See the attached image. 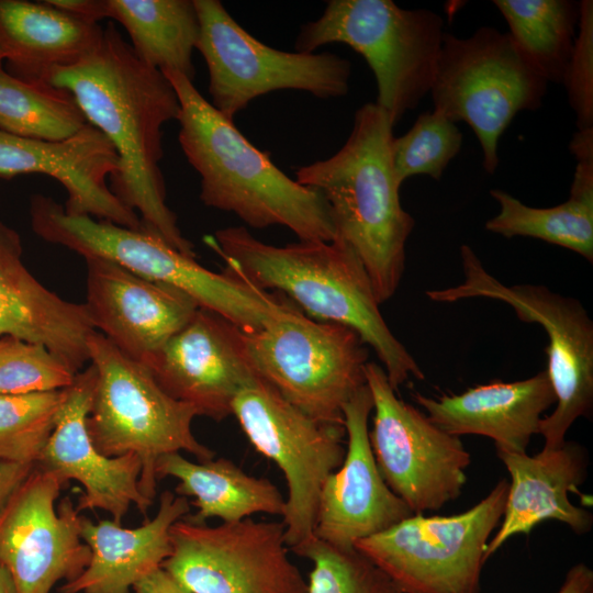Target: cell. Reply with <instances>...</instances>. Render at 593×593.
<instances>
[{
	"label": "cell",
	"instance_id": "cell-27",
	"mask_svg": "<svg viewBox=\"0 0 593 593\" xmlns=\"http://www.w3.org/2000/svg\"><path fill=\"white\" fill-rule=\"evenodd\" d=\"M155 471L157 480H178V495L193 497L197 512L183 518L195 524L211 518L233 523L257 513L282 516L284 512L286 499L271 481L250 475L225 458L193 462L171 452L157 460Z\"/></svg>",
	"mask_w": 593,
	"mask_h": 593
},
{
	"label": "cell",
	"instance_id": "cell-31",
	"mask_svg": "<svg viewBox=\"0 0 593 593\" xmlns=\"http://www.w3.org/2000/svg\"><path fill=\"white\" fill-rule=\"evenodd\" d=\"M66 389L0 395V460L35 465L54 428Z\"/></svg>",
	"mask_w": 593,
	"mask_h": 593
},
{
	"label": "cell",
	"instance_id": "cell-36",
	"mask_svg": "<svg viewBox=\"0 0 593 593\" xmlns=\"http://www.w3.org/2000/svg\"><path fill=\"white\" fill-rule=\"evenodd\" d=\"M22 255L19 233L0 221V336L4 333L15 292L27 271Z\"/></svg>",
	"mask_w": 593,
	"mask_h": 593
},
{
	"label": "cell",
	"instance_id": "cell-5",
	"mask_svg": "<svg viewBox=\"0 0 593 593\" xmlns=\"http://www.w3.org/2000/svg\"><path fill=\"white\" fill-rule=\"evenodd\" d=\"M33 232L85 258L102 257L153 281L175 287L243 331L264 327L287 302L227 271L213 272L160 237L104 220L70 215L53 198H30Z\"/></svg>",
	"mask_w": 593,
	"mask_h": 593
},
{
	"label": "cell",
	"instance_id": "cell-38",
	"mask_svg": "<svg viewBox=\"0 0 593 593\" xmlns=\"http://www.w3.org/2000/svg\"><path fill=\"white\" fill-rule=\"evenodd\" d=\"M132 590L135 593H192L161 568L139 580Z\"/></svg>",
	"mask_w": 593,
	"mask_h": 593
},
{
	"label": "cell",
	"instance_id": "cell-33",
	"mask_svg": "<svg viewBox=\"0 0 593 593\" xmlns=\"http://www.w3.org/2000/svg\"><path fill=\"white\" fill-rule=\"evenodd\" d=\"M462 134L437 109L418 115L413 126L391 145L393 169L398 182L426 175L439 180L450 160L458 155Z\"/></svg>",
	"mask_w": 593,
	"mask_h": 593
},
{
	"label": "cell",
	"instance_id": "cell-10",
	"mask_svg": "<svg viewBox=\"0 0 593 593\" xmlns=\"http://www.w3.org/2000/svg\"><path fill=\"white\" fill-rule=\"evenodd\" d=\"M547 86L508 32L483 26L466 38L445 33L429 93L434 109L472 128L494 174L500 137L518 112L541 107Z\"/></svg>",
	"mask_w": 593,
	"mask_h": 593
},
{
	"label": "cell",
	"instance_id": "cell-3",
	"mask_svg": "<svg viewBox=\"0 0 593 593\" xmlns=\"http://www.w3.org/2000/svg\"><path fill=\"white\" fill-rule=\"evenodd\" d=\"M180 103L178 141L199 174L204 205L232 212L254 228L281 225L299 239L333 240L336 230L324 195L288 177L174 70L161 71Z\"/></svg>",
	"mask_w": 593,
	"mask_h": 593
},
{
	"label": "cell",
	"instance_id": "cell-23",
	"mask_svg": "<svg viewBox=\"0 0 593 593\" xmlns=\"http://www.w3.org/2000/svg\"><path fill=\"white\" fill-rule=\"evenodd\" d=\"M496 452L511 481L499 530L488 544L485 560L506 540L528 535L544 521L564 523L578 535L591 529L592 514L572 504L568 496L586 477L588 459L580 445L564 441L557 449H542L534 456Z\"/></svg>",
	"mask_w": 593,
	"mask_h": 593
},
{
	"label": "cell",
	"instance_id": "cell-4",
	"mask_svg": "<svg viewBox=\"0 0 593 593\" xmlns=\"http://www.w3.org/2000/svg\"><path fill=\"white\" fill-rule=\"evenodd\" d=\"M394 125L374 102L357 109L353 130L329 158L300 167L295 180L327 201L336 237L362 262L380 304L396 292L415 221L400 201L391 145Z\"/></svg>",
	"mask_w": 593,
	"mask_h": 593
},
{
	"label": "cell",
	"instance_id": "cell-39",
	"mask_svg": "<svg viewBox=\"0 0 593 593\" xmlns=\"http://www.w3.org/2000/svg\"><path fill=\"white\" fill-rule=\"evenodd\" d=\"M593 571L584 563L573 566L558 593H592Z\"/></svg>",
	"mask_w": 593,
	"mask_h": 593
},
{
	"label": "cell",
	"instance_id": "cell-21",
	"mask_svg": "<svg viewBox=\"0 0 593 593\" xmlns=\"http://www.w3.org/2000/svg\"><path fill=\"white\" fill-rule=\"evenodd\" d=\"M118 166L114 147L89 123L63 141L26 138L0 131V178L49 176L67 192L66 213L142 230L137 213L126 208L107 183Z\"/></svg>",
	"mask_w": 593,
	"mask_h": 593
},
{
	"label": "cell",
	"instance_id": "cell-40",
	"mask_svg": "<svg viewBox=\"0 0 593 593\" xmlns=\"http://www.w3.org/2000/svg\"><path fill=\"white\" fill-rule=\"evenodd\" d=\"M0 593H18L9 571L0 563Z\"/></svg>",
	"mask_w": 593,
	"mask_h": 593
},
{
	"label": "cell",
	"instance_id": "cell-24",
	"mask_svg": "<svg viewBox=\"0 0 593 593\" xmlns=\"http://www.w3.org/2000/svg\"><path fill=\"white\" fill-rule=\"evenodd\" d=\"M189 512L187 497L164 491L155 517L136 528L113 521L92 523L82 516L81 538L90 548V561L59 592L130 593L135 583L161 568L171 551L170 528Z\"/></svg>",
	"mask_w": 593,
	"mask_h": 593
},
{
	"label": "cell",
	"instance_id": "cell-12",
	"mask_svg": "<svg viewBox=\"0 0 593 593\" xmlns=\"http://www.w3.org/2000/svg\"><path fill=\"white\" fill-rule=\"evenodd\" d=\"M193 2L200 24L195 49L209 71L210 103L227 120L234 122L254 99L277 90H300L320 99L348 93V59L270 47L242 27L220 0Z\"/></svg>",
	"mask_w": 593,
	"mask_h": 593
},
{
	"label": "cell",
	"instance_id": "cell-22",
	"mask_svg": "<svg viewBox=\"0 0 593 593\" xmlns=\"http://www.w3.org/2000/svg\"><path fill=\"white\" fill-rule=\"evenodd\" d=\"M415 402L439 428L454 436L480 435L493 439L496 451L526 452L539 434L541 415L556 403L546 370L527 379L479 384L459 394L437 398L413 394Z\"/></svg>",
	"mask_w": 593,
	"mask_h": 593
},
{
	"label": "cell",
	"instance_id": "cell-17",
	"mask_svg": "<svg viewBox=\"0 0 593 593\" xmlns=\"http://www.w3.org/2000/svg\"><path fill=\"white\" fill-rule=\"evenodd\" d=\"M145 366L167 394L216 422L232 415L237 393L257 378L240 328L203 307Z\"/></svg>",
	"mask_w": 593,
	"mask_h": 593
},
{
	"label": "cell",
	"instance_id": "cell-1",
	"mask_svg": "<svg viewBox=\"0 0 593 593\" xmlns=\"http://www.w3.org/2000/svg\"><path fill=\"white\" fill-rule=\"evenodd\" d=\"M46 82L68 91L87 122L114 147L119 166L110 189L137 213L142 228L178 251L195 258L193 244L178 227L166 203L159 163L164 157L163 126L177 120L178 96L158 69L143 63L113 22L99 44L78 63L53 69Z\"/></svg>",
	"mask_w": 593,
	"mask_h": 593
},
{
	"label": "cell",
	"instance_id": "cell-30",
	"mask_svg": "<svg viewBox=\"0 0 593 593\" xmlns=\"http://www.w3.org/2000/svg\"><path fill=\"white\" fill-rule=\"evenodd\" d=\"M87 123L68 91L44 81H24L0 69V131L26 138L63 141Z\"/></svg>",
	"mask_w": 593,
	"mask_h": 593
},
{
	"label": "cell",
	"instance_id": "cell-13",
	"mask_svg": "<svg viewBox=\"0 0 593 593\" xmlns=\"http://www.w3.org/2000/svg\"><path fill=\"white\" fill-rule=\"evenodd\" d=\"M232 415L254 448L286 479L282 524L288 547L305 542L314 536L323 484L345 457L344 425L313 419L258 377L237 393Z\"/></svg>",
	"mask_w": 593,
	"mask_h": 593
},
{
	"label": "cell",
	"instance_id": "cell-32",
	"mask_svg": "<svg viewBox=\"0 0 593 593\" xmlns=\"http://www.w3.org/2000/svg\"><path fill=\"white\" fill-rule=\"evenodd\" d=\"M291 550L313 564L307 593H401L356 548H339L313 536Z\"/></svg>",
	"mask_w": 593,
	"mask_h": 593
},
{
	"label": "cell",
	"instance_id": "cell-14",
	"mask_svg": "<svg viewBox=\"0 0 593 593\" xmlns=\"http://www.w3.org/2000/svg\"><path fill=\"white\" fill-rule=\"evenodd\" d=\"M374 412L369 441L381 477L413 514L456 500L467 482L470 454L458 436L398 398L383 368L365 367Z\"/></svg>",
	"mask_w": 593,
	"mask_h": 593
},
{
	"label": "cell",
	"instance_id": "cell-41",
	"mask_svg": "<svg viewBox=\"0 0 593 593\" xmlns=\"http://www.w3.org/2000/svg\"><path fill=\"white\" fill-rule=\"evenodd\" d=\"M5 61V54L4 51L0 44V69L3 68V63Z\"/></svg>",
	"mask_w": 593,
	"mask_h": 593
},
{
	"label": "cell",
	"instance_id": "cell-16",
	"mask_svg": "<svg viewBox=\"0 0 593 593\" xmlns=\"http://www.w3.org/2000/svg\"><path fill=\"white\" fill-rule=\"evenodd\" d=\"M66 483L36 465L0 513V563L18 593H51L82 573L91 551L69 496L55 506Z\"/></svg>",
	"mask_w": 593,
	"mask_h": 593
},
{
	"label": "cell",
	"instance_id": "cell-20",
	"mask_svg": "<svg viewBox=\"0 0 593 593\" xmlns=\"http://www.w3.org/2000/svg\"><path fill=\"white\" fill-rule=\"evenodd\" d=\"M97 382L96 367L76 374L57 415L55 428L38 459L37 467L58 475L66 484L76 480L83 494L76 506L83 510H103L112 521L121 524L134 504L147 515L153 502L139 490L142 462L133 452L108 457L94 446L87 428Z\"/></svg>",
	"mask_w": 593,
	"mask_h": 593
},
{
	"label": "cell",
	"instance_id": "cell-2",
	"mask_svg": "<svg viewBox=\"0 0 593 593\" xmlns=\"http://www.w3.org/2000/svg\"><path fill=\"white\" fill-rule=\"evenodd\" d=\"M204 242L224 260L225 271L261 290L281 291L314 320L355 331L373 349L395 391L411 377L425 378L388 326L362 262L342 238L275 246L244 226H230Z\"/></svg>",
	"mask_w": 593,
	"mask_h": 593
},
{
	"label": "cell",
	"instance_id": "cell-15",
	"mask_svg": "<svg viewBox=\"0 0 593 593\" xmlns=\"http://www.w3.org/2000/svg\"><path fill=\"white\" fill-rule=\"evenodd\" d=\"M170 544L161 569L192 593H307L282 522L249 517L209 526L181 518Z\"/></svg>",
	"mask_w": 593,
	"mask_h": 593
},
{
	"label": "cell",
	"instance_id": "cell-35",
	"mask_svg": "<svg viewBox=\"0 0 593 593\" xmlns=\"http://www.w3.org/2000/svg\"><path fill=\"white\" fill-rule=\"evenodd\" d=\"M579 3V34L562 85L575 113L578 131H586L593 128V1Z\"/></svg>",
	"mask_w": 593,
	"mask_h": 593
},
{
	"label": "cell",
	"instance_id": "cell-28",
	"mask_svg": "<svg viewBox=\"0 0 593 593\" xmlns=\"http://www.w3.org/2000/svg\"><path fill=\"white\" fill-rule=\"evenodd\" d=\"M103 19L126 31L136 56L160 70L193 81V51L200 24L193 0H102Z\"/></svg>",
	"mask_w": 593,
	"mask_h": 593
},
{
	"label": "cell",
	"instance_id": "cell-34",
	"mask_svg": "<svg viewBox=\"0 0 593 593\" xmlns=\"http://www.w3.org/2000/svg\"><path fill=\"white\" fill-rule=\"evenodd\" d=\"M76 374L46 347L0 336V395L63 390Z\"/></svg>",
	"mask_w": 593,
	"mask_h": 593
},
{
	"label": "cell",
	"instance_id": "cell-37",
	"mask_svg": "<svg viewBox=\"0 0 593 593\" xmlns=\"http://www.w3.org/2000/svg\"><path fill=\"white\" fill-rule=\"evenodd\" d=\"M34 466L0 460V513Z\"/></svg>",
	"mask_w": 593,
	"mask_h": 593
},
{
	"label": "cell",
	"instance_id": "cell-18",
	"mask_svg": "<svg viewBox=\"0 0 593 593\" xmlns=\"http://www.w3.org/2000/svg\"><path fill=\"white\" fill-rule=\"evenodd\" d=\"M372 409L367 385L344 405L345 457L320 493L313 535L339 548H355L359 540L413 515L387 485L377 467L368 427Z\"/></svg>",
	"mask_w": 593,
	"mask_h": 593
},
{
	"label": "cell",
	"instance_id": "cell-29",
	"mask_svg": "<svg viewBox=\"0 0 593 593\" xmlns=\"http://www.w3.org/2000/svg\"><path fill=\"white\" fill-rule=\"evenodd\" d=\"M517 48L547 82L563 83L575 41L580 3L494 0Z\"/></svg>",
	"mask_w": 593,
	"mask_h": 593
},
{
	"label": "cell",
	"instance_id": "cell-8",
	"mask_svg": "<svg viewBox=\"0 0 593 593\" xmlns=\"http://www.w3.org/2000/svg\"><path fill=\"white\" fill-rule=\"evenodd\" d=\"M240 334L258 378L313 419L344 425V405L366 385L368 349L355 331L287 304L264 327Z\"/></svg>",
	"mask_w": 593,
	"mask_h": 593
},
{
	"label": "cell",
	"instance_id": "cell-42",
	"mask_svg": "<svg viewBox=\"0 0 593 593\" xmlns=\"http://www.w3.org/2000/svg\"><path fill=\"white\" fill-rule=\"evenodd\" d=\"M593 593V592H592Z\"/></svg>",
	"mask_w": 593,
	"mask_h": 593
},
{
	"label": "cell",
	"instance_id": "cell-26",
	"mask_svg": "<svg viewBox=\"0 0 593 593\" xmlns=\"http://www.w3.org/2000/svg\"><path fill=\"white\" fill-rule=\"evenodd\" d=\"M570 149L577 167L570 193L561 204L534 208L508 192L492 189L499 213L485 223V228L506 238L532 237L574 251L593 262V128L578 131Z\"/></svg>",
	"mask_w": 593,
	"mask_h": 593
},
{
	"label": "cell",
	"instance_id": "cell-19",
	"mask_svg": "<svg viewBox=\"0 0 593 593\" xmlns=\"http://www.w3.org/2000/svg\"><path fill=\"white\" fill-rule=\"evenodd\" d=\"M89 316L119 350L145 365L200 307L183 291L102 257L85 258Z\"/></svg>",
	"mask_w": 593,
	"mask_h": 593
},
{
	"label": "cell",
	"instance_id": "cell-11",
	"mask_svg": "<svg viewBox=\"0 0 593 593\" xmlns=\"http://www.w3.org/2000/svg\"><path fill=\"white\" fill-rule=\"evenodd\" d=\"M507 491L508 481L502 479L463 513L413 514L355 548L401 593H479L489 539L501 523Z\"/></svg>",
	"mask_w": 593,
	"mask_h": 593
},
{
	"label": "cell",
	"instance_id": "cell-6",
	"mask_svg": "<svg viewBox=\"0 0 593 593\" xmlns=\"http://www.w3.org/2000/svg\"><path fill=\"white\" fill-rule=\"evenodd\" d=\"M444 35L441 16L427 9H402L391 0H329L318 19L301 26L294 48L350 46L373 71L374 103L395 125L429 93Z\"/></svg>",
	"mask_w": 593,
	"mask_h": 593
},
{
	"label": "cell",
	"instance_id": "cell-25",
	"mask_svg": "<svg viewBox=\"0 0 593 593\" xmlns=\"http://www.w3.org/2000/svg\"><path fill=\"white\" fill-rule=\"evenodd\" d=\"M103 29L45 1L0 0V44L8 72L46 82L55 68L78 63L100 42Z\"/></svg>",
	"mask_w": 593,
	"mask_h": 593
},
{
	"label": "cell",
	"instance_id": "cell-7",
	"mask_svg": "<svg viewBox=\"0 0 593 593\" xmlns=\"http://www.w3.org/2000/svg\"><path fill=\"white\" fill-rule=\"evenodd\" d=\"M88 349L97 370L88 433L104 456H138V485L147 500L153 502L156 495L155 468L161 456L186 451L199 461L213 459L214 451L192 433L193 418L199 416L195 407L167 394L145 365L124 355L101 333L89 337Z\"/></svg>",
	"mask_w": 593,
	"mask_h": 593
},
{
	"label": "cell",
	"instance_id": "cell-9",
	"mask_svg": "<svg viewBox=\"0 0 593 593\" xmlns=\"http://www.w3.org/2000/svg\"><path fill=\"white\" fill-rule=\"evenodd\" d=\"M463 279L454 287L426 291L429 300L454 303L467 299H490L511 306L518 320L545 331L546 372L556 394L551 414L541 418L539 434L546 450L566 441L579 417H589L593 407V321L582 303L539 284L507 286L491 275L475 251L460 247Z\"/></svg>",
	"mask_w": 593,
	"mask_h": 593
}]
</instances>
